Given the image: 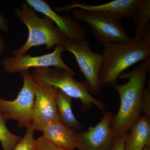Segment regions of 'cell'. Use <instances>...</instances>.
<instances>
[{
	"mask_svg": "<svg viewBox=\"0 0 150 150\" xmlns=\"http://www.w3.org/2000/svg\"><path fill=\"white\" fill-rule=\"evenodd\" d=\"M0 29L4 32L8 30V25L6 18L0 14Z\"/></svg>",
	"mask_w": 150,
	"mask_h": 150,
	"instance_id": "obj_22",
	"label": "cell"
},
{
	"mask_svg": "<svg viewBox=\"0 0 150 150\" xmlns=\"http://www.w3.org/2000/svg\"><path fill=\"white\" fill-rule=\"evenodd\" d=\"M23 86L13 100L0 98V112L5 120H15L20 128L32 127L35 82L29 71L21 74Z\"/></svg>",
	"mask_w": 150,
	"mask_h": 150,
	"instance_id": "obj_6",
	"label": "cell"
},
{
	"mask_svg": "<svg viewBox=\"0 0 150 150\" xmlns=\"http://www.w3.org/2000/svg\"><path fill=\"white\" fill-rule=\"evenodd\" d=\"M142 113L143 115L150 117V84L148 81L147 87H145L144 91L143 99Z\"/></svg>",
	"mask_w": 150,
	"mask_h": 150,
	"instance_id": "obj_20",
	"label": "cell"
},
{
	"mask_svg": "<svg viewBox=\"0 0 150 150\" xmlns=\"http://www.w3.org/2000/svg\"><path fill=\"white\" fill-rule=\"evenodd\" d=\"M63 44L65 51L71 52L74 56L86 79L90 93L98 94L101 86L100 79L102 61L101 54L92 51L90 46L73 43L67 39Z\"/></svg>",
	"mask_w": 150,
	"mask_h": 150,
	"instance_id": "obj_8",
	"label": "cell"
},
{
	"mask_svg": "<svg viewBox=\"0 0 150 150\" xmlns=\"http://www.w3.org/2000/svg\"><path fill=\"white\" fill-rule=\"evenodd\" d=\"M35 143L38 150H75L67 149L58 146L46 140L43 136L35 139Z\"/></svg>",
	"mask_w": 150,
	"mask_h": 150,
	"instance_id": "obj_19",
	"label": "cell"
},
{
	"mask_svg": "<svg viewBox=\"0 0 150 150\" xmlns=\"http://www.w3.org/2000/svg\"><path fill=\"white\" fill-rule=\"evenodd\" d=\"M144 150H150V144L148 145L144 149Z\"/></svg>",
	"mask_w": 150,
	"mask_h": 150,
	"instance_id": "obj_24",
	"label": "cell"
},
{
	"mask_svg": "<svg viewBox=\"0 0 150 150\" xmlns=\"http://www.w3.org/2000/svg\"><path fill=\"white\" fill-rule=\"evenodd\" d=\"M132 18L135 26L134 40H142L148 30L150 29V1L141 0L134 9Z\"/></svg>",
	"mask_w": 150,
	"mask_h": 150,
	"instance_id": "obj_16",
	"label": "cell"
},
{
	"mask_svg": "<svg viewBox=\"0 0 150 150\" xmlns=\"http://www.w3.org/2000/svg\"><path fill=\"white\" fill-rule=\"evenodd\" d=\"M72 98L58 89L56 97V108L57 112L61 121L67 126L76 131H82L81 124L76 118L72 109Z\"/></svg>",
	"mask_w": 150,
	"mask_h": 150,
	"instance_id": "obj_15",
	"label": "cell"
},
{
	"mask_svg": "<svg viewBox=\"0 0 150 150\" xmlns=\"http://www.w3.org/2000/svg\"><path fill=\"white\" fill-rule=\"evenodd\" d=\"M6 121L0 112V143L3 150H13L21 137L9 131Z\"/></svg>",
	"mask_w": 150,
	"mask_h": 150,
	"instance_id": "obj_17",
	"label": "cell"
},
{
	"mask_svg": "<svg viewBox=\"0 0 150 150\" xmlns=\"http://www.w3.org/2000/svg\"><path fill=\"white\" fill-rule=\"evenodd\" d=\"M32 76L35 82L42 83L60 90L71 98L80 100L82 109L86 111L91 109L93 105L105 111L107 105L94 98L88 91L86 82L76 80L72 75L59 68L50 67L35 69Z\"/></svg>",
	"mask_w": 150,
	"mask_h": 150,
	"instance_id": "obj_4",
	"label": "cell"
},
{
	"mask_svg": "<svg viewBox=\"0 0 150 150\" xmlns=\"http://www.w3.org/2000/svg\"><path fill=\"white\" fill-rule=\"evenodd\" d=\"M128 134L129 133H126L120 138L116 139L113 146L110 150H125L124 143Z\"/></svg>",
	"mask_w": 150,
	"mask_h": 150,
	"instance_id": "obj_21",
	"label": "cell"
},
{
	"mask_svg": "<svg viewBox=\"0 0 150 150\" xmlns=\"http://www.w3.org/2000/svg\"><path fill=\"white\" fill-rule=\"evenodd\" d=\"M42 131L44 138L58 146L69 150L77 148V133L61 120L49 123Z\"/></svg>",
	"mask_w": 150,
	"mask_h": 150,
	"instance_id": "obj_13",
	"label": "cell"
},
{
	"mask_svg": "<svg viewBox=\"0 0 150 150\" xmlns=\"http://www.w3.org/2000/svg\"><path fill=\"white\" fill-rule=\"evenodd\" d=\"M65 51L63 43L56 46L52 53L42 56H31L29 55L6 57L2 62L4 71L9 74L28 71L31 68H46L54 67L67 71L72 75H76L74 70L67 66L62 57V54Z\"/></svg>",
	"mask_w": 150,
	"mask_h": 150,
	"instance_id": "obj_7",
	"label": "cell"
},
{
	"mask_svg": "<svg viewBox=\"0 0 150 150\" xmlns=\"http://www.w3.org/2000/svg\"><path fill=\"white\" fill-rule=\"evenodd\" d=\"M140 1L141 0H114L98 5L74 2L63 6L56 7L55 10L57 12H63L74 8L80 9L88 11L110 14L122 19L131 18L134 9Z\"/></svg>",
	"mask_w": 150,
	"mask_h": 150,
	"instance_id": "obj_12",
	"label": "cell"
},
{
	"mask_svg": "<svg viewBox=\"0 0 150 150\" xmlns=\"http://www.w3.org/2000/svg\"><path fill=\"white\" fill-rule=\"evenodd\" d=\"M102 119L86 131L77 133L79 150H110L116 138L111 128L113 115L105 111Z\"/></svg>",
	"mask_w": 150,
	"mask_h": 150,
	"instance_id": "obj_11",
	"label": "cell"
},
{
	"mask_svg": "<svg viewBox=\"0 0 150 150\" xmlns=\"http://www.w3.org/2000/svg\"><path fill=\"white\" fill-rule=\"evenodd\" d=\"M73 18L84 22L91 28L94 37L103 46L130 42V37L121 23V19L110 14L76 9Z\"/></svg>",
	"mask_w": 150,
	"mask_h": 150,
	"instance_id": "obj_5",
	"label": "cell"
},
{
	"mask_svg": "<svg viewBox=\"0 0 150 150\" xmlns=\"http://www.w3.org/2000/svg\"><path fill=\"white\" fill-rule=\"evenodd\" d=\"M103 46L100 75V85L114 86L125 70L150 58V29L139 41L132 38L128 43H113Z\"/></svg>",
	"mask_w": 150,
	"mask_h": 150,
	"instance_id": "obj_2",
	"label": "cell"
},
{
	"mask_svg": "<svg viewBox=\"0 0 150 150\" xmlns=\"http://www.w3.org/2000/svg\"><path fill=\"white\" fill-rule=\"evenodd\" d=\"M34 131L32 127L27 128L24 136L22 137L13 150H36Z\"/></svg>",
	"mask_w": 150,
	"mask_h": 150,
	"instance_id": "obj_18",
	"label": "cell"
},
{
	"mask_svg": "<svg viewBox=\"0 0 150 150\" xmlns=\"http://www.w3.org/2000/svg\"><path fill=\"white\" fill-rule=\"evenodd\" d=\"M150 71L149 58L132 71L121 74L119 78L128 79L126 83L114 86L120 98V107L111 124L116 139L128 133L142 115L143 95Z\"/></svg>",
	"mask_w": 150,
	"mask_h": 150,
	"instance_id": "obj_1",
	"label": "cell"
},
{
	"mask_svg": "<svg viewBox=\"0 0 150 150\" xmlns=\"http://www.w3.org/2000/svg\"><path fill=\"white\" fill-rule=\"evenodd\" d=\"M58 89L42 83L35 82V100L32 127L42 131L49 123L60 120L56 108Z\"/></svg>",
	"mask_w": 150,
	"mask_h": 150,
	"instance_id": "obj_9",
	"label": "cell"
},
{
	"mask_svg": "<svg viewBox=\"0 0 150 150\" xmlns=\"http://www.w3.org/2000/svg\"><path fill=\"white\" fill-rule=\"evenodd\" d=\"M4 49V40L1 36H0V54L3 52Z\"/></svg>",
	"mask_w": 150,
	"mask_h": 150,
	"instance_id": "obj_23",
	"label": "cell"
},
{
	"mask_svg": "<svg viewBox=\"0 0 150 150\" xmlns=\"http://www.w3.org/2000/svg\"><path fill=\"white\" fill-rule=\"evenodd\" d=\"M36 150H38L36 149Z\"/></svg>",
	"mask_w": 150,
	"mask_h": 150,
	"instance_id": "obj_25",
	"label": "cell"
},
{
	"mask_svg": "<svg viewBox=\"0 0 150 150\" xmlns=\"http://www.w3.org/2000/svg\"><path fill=\"white\" fill-rule=\"evenodd\" d=\"M16 16L27 26V40L21 48L14 51V56L25 55L34 46L45 45L48 49L64 43L66 38L62 35L53 21L47 17L38 16L35 11L24 2L21 9H15Z\"/></svg>",
	"mask_w": 150,
	"mask_h": 150,
	"instance_id": "obj_3",
	"label": "cell"
},
{
	"mask_svg": "<svg viewBox=\"0 0 150 150\" xmlns=\"http://www.w3.org/2000/svg\"><path fill=\"white\" fill-rule=\"evenodd\" d=\"M124 143L125 150H144L150 144V117L141 115Z\"/></svg>",
	"mask_w": 150,
	"mask_h": 150,
	"instance_id": "obj_14",
	"label": "cell"
},
{
	"mask_svg": "<svg viewBox=\"0 0 150 150\" xmlns=\"http://www.w3.org/2000/svg\"><path fill=\"white\" fill-rule=\"evenodd\" d=\"M25 2L34 11L51 19L67 40L77 44L90 46L86 39V30L76 20L68 15L58 14L44 0H27Z\"/></svg>",
	"mask_w": 150,
	"mask_h": 150,
	"instance_id": "obj_10",
	"label": "cell"
}]
</instances>
